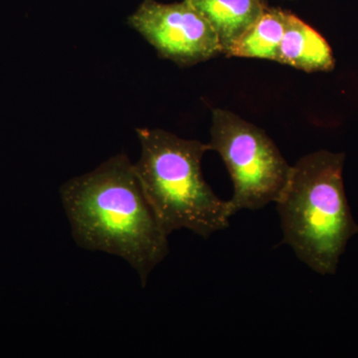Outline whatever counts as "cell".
Listing matches in <instances>:
<instances>
[{
  "label": "cell",
  "mask_w": 358,
  "mask_h": 358,
  "mask_svg": "<svg viewBox=\"0 0 358 358\" xmlns=\"http://www.w3.org/2000/svg\"><path fill=\"white\" fill-rule=\"evenodd\" d=\"M60 194L78 246L124 259L145 287L169 254V236L128 155H115L91 173L70 179Z\"/></svg>",
  "instance_id": "6da1fadb"
},
{
  "label": "cell",
  "mask_w": 358,
  "mask_h": 358,
  "mask_svg": "<svg viewBox=\"0 0 358 358\" xmlns=\"http://www.w3.org/2000/svg\"><path fill=\"white\" fill-rule=\"evenodd\" d=\"M345 155L320 150L292 166L277 200L284 242L320 275H334L350 238L358 234L343 185Z\"/></svg>",
  "instance_id": "7a4b0ae2"
},
{
  "label": "cell",
  "mask_w": 358,
  "mask_h": 358,
  "mask_svg": "<svg viewBox=\"0 0 358 358\" xmlns=\"http://www.w3.org/2000/svg\"><path fill=\"white\" fill-rule=\"evenodd\" d=\"M136 134L141 152L134 171L167 236L187 229L207 239L227 228L234 215L229 201L219 199L202 174L208 143L159 129H136Z\"/></svg>",
  "instance_id": "3957f363"
},
{
  "label": "cell",
  "mask_w": 358,
  "mask_h": 358,
  "mask_svg": "<svg viewBox=\"0 0 358 358\" xmlns=\"http://www.w3.org/2000/svg\"><path fill=\"white\" fill-rule=\"evenodd\" d=\"M210 150L220 155L232 179L233 214L277 202L292 166L267 134L228 110H213Z\"/></svg>",
  "instance_id": "277c9868"
},
{
  "label": "cell",
  "mask_w": 358,
  "mask_h": 358,
  "mask_svg": "<svg viewBox=\"0 0 358 358\" xmlns=\"http://www.w3.org/2000/svg\"><path fill=\"white\" fill-rule=\"evenodd\" d=\"M128 24L155 47L160 57L181 67L222 54L208 21L185 0L169 4L143 0L129 16Z\"/></svg>",
  "instance_id": "5b68a950"
},
{
  "label": "cell",
  "mask_w": 358,
  "mask_h": 358,
  "mask_svg": "<svg viewBox=\"0 0 358 358\" xmlns=\"http://www.w3.org/2000/svg\"><path fill=\"white\" fill-rule=\"evenodd\" d=\"M208 21L227 55L267 8L266 0H185Z\"/></svg>",
  "instance_id": "8992f818"
},
{
  "label": "cell",
  "mask_w": 358,
  "mask_h": 358,
  "mask_svg": "<svg viewBox=\"0 0 358 358\" xmlns=\"http://www.w3.org/2000/svg\"><path fill=\"white\" fill-rule=\"evenodd\" d=\"M278 62L308 73L331 71L336 65L329 42L289 11Z\"/></svg>",
  "instance_id": "52a82bcc"
},
{
  "label": "cell",
  "mask_w": 358,
  "mask_h": 358,
  "mask_svg": "<svg viewBox=\"0 0 358 358\" xmlns=\"http://www.w3.org/2000/svg\"><path fill=\"white\" fill-rule=\"evenodd\" d=\"M287 16L288 11L268 6L226 56L266 59L278 62Z\"/></svg>",
  "instance_id": "ba28073f"
}]
</instances>
